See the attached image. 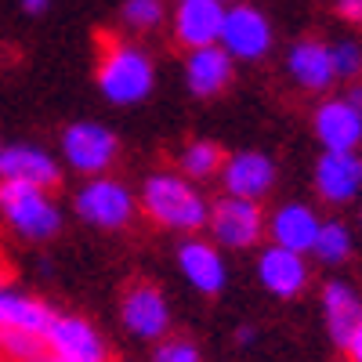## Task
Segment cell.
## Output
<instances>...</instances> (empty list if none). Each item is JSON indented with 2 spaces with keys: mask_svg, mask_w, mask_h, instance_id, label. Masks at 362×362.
<instances>
[{
  "mask_svg": "<svg viewBox=\"0 0 362 362\" xmlns=\"http://www.w3.org/2000/svg\"><path fill=\"white\" fill-rule=\"evenodd\" d=\"M98 44L105 47L102 51V62H98V87L102 95L112 102V105H134L141 98H148V90L156 83V73H153V62L148 54L134 44H124V40H112V37H98Z\"/></svg>",
  "mask_w": 362,
  "mask_h": 362,
  "instance_id": "1",
  "label": "cell"
},
{
  "mask_svg": "<svg viewBox=\"0 0 362 362\" xmlns=\"http://www.w3.org/2000/svg\"><path fill=\"white\" fill-rule=\"evenodd\" d=\"M141 210L156 225L177 228V232L203 228L206 214H210L206 199L181 174H153V177H145V185H141Z\"/></svg>",
  "mask_w": 362,
  "mask_h": 362,
  "instance_id": "2",
  "label": "cell"
},
{
  "mask_svg": "<svg viewBox=\"0 0 362 362\" xmlns=\"http://www.w3.org/2000/svg\"><path fill=\"white\" fill-rule=\"evenodd\" d=\"M0 214L22 239H33V243H44V239L58 235V228H62L58 203L44 189L15 185V181H0Z\"/></svg>",
  "mask_w": 362,
  "mask_h": 362,
  "instance_id": "3",
  "label": "cell"
},
{
  "mask_svg": "<svg viewBox=\"0 0 362 362\" xmlns=\"http://www.w3.org/2000/svg\"><path fill=\"white\" fill-rule=\"evenodd\" d=\"M134 196L127 185H119L112 177H95L76 192V214L98 228H124L134 218Z\"/></svg>",
  "mask_w": 362,
  "mask_h": 362,
  "instance_id": "4",
  "label": "cell"
},
{
  "mask_svg": "<svg viewBox=\"0 0 362 362\" xmlns=\"http://www.w3.org/2000/svg\"><path fill=\"white\" fill-rule=\"evenodd\" d=\"M116 134L95 119H80V124L62 131V156L80 174H102L116 160Z\"/></svg>",
  "mask_w": 362,
  "mask_h": 362,
  "instance_id": "5",
  "label": "cell"
},
{
  "mask_svg": "<svg viewBox=\"0 0 362 362\" xmlns=\"http://www.w3.org/2000/svg\"><path fill=\"white\" fill-rule=\"evenodd\" d=\"M221 51L232 58H239V62H257V58L268 54L272 47V25L268 18L250 8V4H235L225 11V25H221Z\"/></svg>",
  "mask_w": 362,
  "mask_h": 362,
  "instance_id": "6",
  "label": "cell"
},
{
  "mask_svg": "<svg viewBox=\"0 0 362 362\" xmlns=\"http://www.w3.org/2000/svg\"><path fill=\"white\" fill-rule=\"evenodd\" d=\"M206 225L210 232L218 235L221 247H232V250H243V247H254L261 232H264V214L254 199H239V196H225L210 206L206 214Z\"/></svg>",
  "mask_w": 362,
  "mask_h": 362,
  "instance_id": "7",
  "label": "cell"
},
{
  "mask_svg": "<svg viewBox=\"0 0 362 362\" xmlns=\"http://www.w3.org/2000/svg\"><path fill=\"white\" fill-rule=\"evenodd\" d=\"M44 341L51 348V362H105L102 337L76 315H54Z\"/></svg>",
  "mask_w": 362,
  "mask_h": 362,
  "instance_id": "8",
  "label": "cell"
},
{
  "mask_svg": "<svg viewBox=\"0 0 362 362\" xmlns=\"http://www.w3.org/2000/svg\"><path fill=\"white\" fill-rule=\"evenodd\" d=\"M124 326L131 334L145 337V341H156L167 334L170 326V308H167V297L160 293V286L153 283H131L127 293H124Z\"/></svg>",
  "mask_w": 362,
  "mask_h": 362,
  "instance_id": "9",
  "label": "cell"
},
{
  "mask_svg": "<svg viewBox=\"0 0 362 362\" xmlns=\"http://www.w3.org/2000/svg\"><path fill=\"white\" fill-rule=\"evenodd\" d=\"M225 4L218 0H181L174 11V37L185 44L189 51L196 47H214L221 40L225 25Z\"/></svg>",
  "mask_w": 362,
  "mask_h": 362,
  "instance_id": "10",
  "label": "cell"
},
{
  "mask_svg": "<svg viewBox=\"0 0 362 362\" xmlns=\"http://www.w3.org/2000/svg\"><path fill=\"white\" fill-rule=\"evenodd\" d=\"M315 138L326 153H355L362 145V119L348 98H326L315 109Z\"/></svg>",
  "mask_w": 362,
  "mask_h": 362,
  "instance_id": "11",
  "label": "cell"
},
{
  "mask_svg": "<svg viewBox=\"0 0 362 362\" xmlns=\"http://www.w3.org/2000/svg\"><path fill=\"white\" fill-rule=\"evenodd\" d=\"M58 163L37 145H4L0 156V181H15V185H33V189H54L58 185Z\"/></svg>",
  "mask_w": 362,
  "mask_h": 362,
  "instance_id": "12",
  "label": "cell"
},
{
  "mask_svg": "<svg viewBox=\"0 0 362 362\" xmlns=\"http://www.w3.org/2000/svg\"><path fill=\"white\" fill-rule=\"evenodd\" d=\"M315 192L326 203H348L362 192V156L358 153H322L315 163Z\"/></svg>",
  "mask_w": 362,
  "mask_h": 362,
  "instance_id": "13",
  "label": "cell"
},
{
  "mask_svg": "<svg viewBox=\"0 0 362 362\" xmlns=\"http://www.w3.org/2000/svg\"><path fill=\"white\" fill-rule=\"evenodd\" d=\"M322 221L315 218V210L305 203H286L279 206L276 214L268 218V235H272V247H283L293 254H308L315 247V235H319Z\"/></svg>",
  "mask_w": 362,
  "mask_h": 362,
  "instance_id": "14",
  "label": "cell"
},
{
  "mask_svg": "<svg viewBox=\"0 0 362 362\" xmlns=\"http://www.w3.org/2000/svg\"><path fill=\"white\" fill-rule=\"evenodd\" d=\"M221 177H225L228 196L257 203L272 189V181H276V163H272L264 153H235L232 160H225Z\"/></svg>",
  "mask_w": 362,
  "mask_h": 362,
  "instance_id": "15",
  "label": "cell"
},
{
  "mask_svg": "<svg viewBox=\"0 0 362 362\" xmlns=\"http://www.w3.org/2000/svg\"><path fill=\"white\" fill-rule=\"evenodd\" d=\"M257 276H261V283H264L268 293H276V297H297L300 290L308 286L305 254H293V250H283V247H268L257 257Z\"/></svg>",
  "mask_w": 362,
  "mask_h": 362,
  "instance_id": "16",
  "label": "cell"
},
{
  "mask_svg": "<svg viewBox=\"0 0 362 362\" xmlns=\"http://www.w3.org/2000/svg\"><path fill=\"white\" fill-rule=\"evenodd\" d=\"M54 312L44 305V300H33L29 293L0 283V334L11 329V334H33L44 337L47 326H51Z\"/></svg>",
  "mask_w": 362,
  "mask_h": 362,
  "instance_id": "17",
  "label": "cell"
},
{
  "mask_svg": "<svg viewBox=\"0 0 362 362\" xmlns=\"http://www.w3.org/2000/svg\"><path fill=\"white\" fill-rule=\"evenodd\" d=\"M185 83L196 98H214L232 83V58L221 51V44L214 47H196L185 58Z\"/></svg>",
  "mask_w": 362,
  "mask_h": 362,
  "instance_id": "18",
  "label": "cell"
},
{
  "mask_svg": "<svg viewBox=\"0 0 362 362\" xmlns=\"http://www.w3.org/2000/svg\"><path fill=\"white\" fill-rule=\"evenodd\" d=\"M177 264H181L185 279L199 293H221L225 290V279H228L225 261H221V254L210 247V243H203V239H189V243H181Z\"/></svg>",
  "mask_w": 362,
  "mask_h": 362,
  "instance_id": "19",
  "label": "cell"
},
{
  "mask_svg": "<svg viewBox=\"0 0 362 362\" xmlns=\"http://www.w3.org/2000/svg\"><path fill=\"white\" fill-rule=\"evenodd\" d=\"M286 69L305 90H326L334 83V62H329V47L322 40H297L286 54Z\"/></svg>",
  "mask_w": 362,
  "mask_h": 362,
  "instance_id": "20",
  "label": "cell"
},
{
  "mask_svg": "<svg viewBox=\"0 0 362 362\" xmlns=\"http://www.w3.org/2000/svg\"><path fill=\"white\" fill-rule=\"evenodd\" d=\"M322 308H326V329L337 344H348V337L362 326V300L348 283H326L322 290Z\"/></svg>",
  "mask_w": 362,
  "mask_h": 362,
  "instance_id": "21",
  "label": "cell"
},
{
  "mask_svg": "<svg viewBox=\"0 0 362 362\" xmlns=\"http://www.w3.org/2000/svg\"><path fill=\"white\" fill-rule=\"evenodd\" d=\"M312 254L322 261V264H341L348 254H351V232L344 221H326L315 235V247Z\"/></svg>",
  "mask_w": 362,
  "mask_h": 362,
  "instance_id": "22",
  "label": "cell"
},
{
  "mask_svg": "<svg viewBox=\"0 0 362 362\" xmlns=\"http://www.w3.org/2000/svg\"><path fill=\"white\" fill-rule=\"evenodd\" d=\"M225 167V153L214 141H192L181 148V170L189 177H210Z\"/></svg>",
  "mask_w": 362,
  "mask_h": 362,
  "instance_id": "23",
  "label": "cell"
},
{
  "mask_svg": "<svg viewBox=\"0 0 362 362\" xmlns=\"http://www.w3.org/2000/svg\"><path fill=\"white\" fill-rule=\"evenodd\" d=\"M40 341L44 337H33V334H11V329H4L0 334V355H4L8 362H33L40 358Z\"/></svg>",
  "mask_w": 362,
  "mask_h": 362,
  "instance_id": "24",
  "label": "cell"
},
{
  "mask_svg": "<svg viewBox=\"0 0 362 362\" xmlns=\"http://www.w3.org/2000/svg\"><path fill=\"white\" fill-rule=\"evenodd\" d=\"M329 62H334V76L337 80L362 76V44H355V40L334 44V47H329Z\"/></svg>",
  "mask_w": 362,
  "mask_h": 362,
  "instance_id": "25",
  "label": "cell"
},
{
  "mask_svg": "<svg viewBox=\"0 0 362 362\" xmlns=\"http://www.w3.org/2000/svg\"><path fill=\"white\" fill-rule=\"evenodd\" d=\"M124 22L131 29H156L163 22V4L160 0H127L124 4Z\"/></svg>",
  "mask_w": 362,
  "mask_h": 362,
  "instance_id": "26",
  "label": "cell"
},
{
  "mask_svg": "<svg viewBox=\"0 0 362 362\" xmlns=\"http://www.w3.org/2000/svg\"><path fill=\"white\" fill-rule=\"evenodd\" d=\"M153 362H199V351L192 341H181V337H170V341H160Z\"/></svg>",
  "mask_w": 362,
  "mask_h": 362,
  "instance_id": "27",
  "label": "cell"
},
{
  "mask_svg": "<svg viewBox=\"0 0 362 362\" xmlns=\"http://www.w3.org/2000/svg\"><path fill=\"white\" fill-rule=\"evenodd\" d=\"M337 15L344 22H362V0H337Z\"/></svg>",
  "mask_w": 362,
  "mask_h": 362,
  "instance_id": "28",
  "label": "cell"
},
{
  "mask_svg": "<svg viewBox=\"0 0 362 362\" xmlns=\"http://www.w3.org/2000/svg\"><path fill=\"white\" fill-rule=\"evenodd\" d=\"M344 351H348V358L351 362H362V326L355 329V334L348 337V344H344Z\"/></svg>",
  "mask_w": 362,
  "mask_h": 362,
  "instance_id": "29",
  "label": "cell"
},
{
  "mask_svg": "<svg viewBox=\"0 0 362 362\" xmlns=\"http://www.w3.org/2000/svg\"><path fill=\"white\" fill-rule=\"evenodd\" d=\"M47 4H51V0H22V8H25L29 15H40V11H47Z\"/></svg>",
  "mask_w": 362,
  "mask_h": 362,
  "instance_id": "30",
  "label": "cell"
},
{
  "mask_svg": "<svg viewBox=\"0 0 362 362\" xmlns=\"http://www.w3.org/2000/svg\"><path fill=\"white\" fill-rule=\"evenodd\" d=\"M348 102H351V109H355V112H358V119H362V87H351Z\"/></svg>",
  "mask_w": 362,
  "mask_h": 362,
  "instance_id": "31",
  "label": "cell"
},
{
  "mask_svg": "<svg viewBox=\"0 0 362 362\" xmlns=\"http://www.w3.org/2000/svg\"><path fill=\"white\" fill-rule=\"evenodd\" d=\"M235 341H239V344H250V341H254V329H250V326H243V329L235 334Z\"/></svg>",
  "mask_w": 362,
  "mask_h": 362,
  "instance_id": "32",
  "label": "cell"
},
{
  "mask_svg": "<svg viewBox=\"0 0 362 362\" xmlns=\"http://www.w3.org/2000/svg\"><path fill=\"white\" fill-rule=\"evenodd\" d=\"M218 4H235V0H218Z\"/></svg>",
  "mask_w": 362,
  "mask_h": 362,
  "instance_id": "33",
  "label": "cell"
},
{
  "mask_svg": "<svg viewBox=\"0 0 362 362\" xmlns=\"http://www.w3.org/2000/svg\"><path fill=\"white\" fill-rule=\"evenodd\" d=\"M0 156H4V141H0Z\"/></svg>",
  "mask_w": 362,
  "mask_h": 362,
  "instance_id": "34",
  "label": "cell"
}]
</instances>
